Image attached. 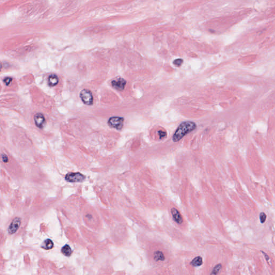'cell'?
<instances>
[{
    "mask_svg": "<svg viewBox=\"0 0 275 275\" xmlns=\"http://www.w3.org/2000/svg\"><path fill=\"white\" fill-rule=\"evenodd\" d=\"M165 256L162 251H156L154 252V259L156 261L165 260Z\"/></svg>",
    "mask_w": 275,
    "mask_h": 275,
    "instance_id": "obj_11",
    "label": "cell"
},
{
    "mask_svg": "<svg viewBox=\"0 0 275 275\" xmlns=\"http://www.w3.org/2000/svg\"><path fill=\"white\" fill-rule=\"evenodd\" d=\"M85 178L86 176L80 173H70L65 176L66 180L71 183L82 182Z\"/></svg>",
    "mask_w": 275,
    "mask_h": 275,
    "instance_id": "obj_2",
    "label": "cell"
},
{
    "mask_svg": "<svg viewBox=\"0 0 275 275\" xmlns=\"http://www.w3.org/2000/svg\"><path fill=\"white\" fill-rule=\"evenodd\" d=\"M34 121L36 126L38 128H42L44 126L45 123V118L44 116L40 113H36L34 116Z\"/></svg>",
    "mask_w": 275,
    "mask_h": 275,
    "instance_id": "obj_7",
    "label": "cell"
},
{
    "mask_svg": "<svg viewBox=\"0 0 275 275\" xmlns=\"http://www.w3.org/2000/svg\"><path fill=\"white\" fill-rule=\"evenodd\" d=\"M61 251H62L63 254L65 255V256H70L72 253V250H71V248L70 246L68 245H66L62 247Z\"/></svg>",
    "mask_w": 275,
    "mask_h": 275,
    "instance_id": "obj_12",
    "label": "cell"
},
{
    "mask_svg": "<svg viewBox=\"0 0 275 275\" xmlns=\"http://www.w3.org/2000/svg\"><path fill=\"white\" fill-rule=\"evenodd\" d=\"M59 82V79L56 74L50 75L48 78V83L51 87H54L58 84Z\"/></svg>",
    "mask_w": 275,
    "mask_h": 275,
    "instance_id": "obj_9",
    "label": "cell"
},
{
    "mask_svg": "<svg viewBox=\"0 0 275 275\" xmlns=\"http://www.w3.org/2000/svg\"><path fill=\"white\" fill-rule=\"evenodd\" d=\"M124 119L122 117H113L108 121V124L110 127L115 128L117 130H121L123 126Z\"/></svg>",
    "mask_w": 275,
    "mask_h": 275,
    "instance_id": "obj_4",
    "label": "cell"
},
{
    "mask_svg": "<svg viewBox=\"0 0 275 275\" xmlns=\"http://www.w3.org/2000/svg\"><path fill=\"white\" fill-rule=\"evenodd\" d=\"M12 78L10 77H6L3 80V82H4V83H5V84L6 86H9L10 83L12 82Z\"/></svg>",
    "mask_w": 275,
    "mask_h": 275,
    "instance_id": "obj_17",
    "label": "cell"
},
{
    "mask_svg": "<svg viewBox=\"0 0 275 275\" xmlns=\"http://www.w3.org/2000/svg\"><path fill=\"white\" fill-rule=\"evenodd\" d=\"M260 222L262 224L264 223L266 221V215L264 212H261L260 214Z\"/></svg>",
    "mask_w": 275,
    "mask_h": 275,
    "instance_id": "obj_15",
    "label": "cell"
},
{
    "mask_svg": "<svg viewBox=\"0 0 275 275\" xmlns=\"http://www.w3.org/2000/svg\"><path fill=\"white\" fill-rule=\"evenodd\" d=\"M171 212L175 222H176L178 224H181L183 222V219L180 212L176 209L172 208Z\"/></svg>",
    "mask_w": 275,
    "mask_h": 275,
    "instance_id": "obj_8",
    "label": "cell"
},
{
    "mask_svg": "<svg viewBox=\"0 0 275 275\" xmlns=\"http://www.w3.org/2000/svg\"><path fill=\"white\" fill-rule=\"evenodd\" d=\"M21 224V219L18 217L15 218V219L12 220L8 228V232L9 233L12 234L16 233V232L18 230V228L20 227Z\"/></svg>",
    "mask_w": 275,
    "mask_h": 275,
    "instance_id": "obj_6",
    "label": "cell"
},
{
    "mask_svg": "<svg viewBox=\"0 0 275 275\" xmlns=\"http://www.w3.org/2000/svg\"><path fill=\"white\" fill-rule=\"evenodd\" d=\"M53 247V243L50 239L46 240L43 244V247L46 249H51Z\"/></svg>",
    "mask_w": 275,
    "mask_h": 275,
    "instance_id": "obj_13",
    "label": "cell"
},
{
    "mask_svg": "<svg viewBox=\"0 0 275 275\" xmlns=\"http://www.w3.org/2000/svg\"><path fill=\"white\" fill-rule=\"evenodd\" d=\"M80 98L83 103L87 105H91L93 103V96L92 92L88 89H83L80 94Z\"/></svg>",
    "mask_w": 275,
    "mask_h": 275,
    "instance_id": "obj_3",
    "label": "cell"
},
{
    "mask_svg": "<svg viewBox=\"0 0 275 275\" xmlns=\"http://www.w3.org/2000/svg\"><path fill=\"white\" fill-rule=\"evenodd\" d=\"M222 264L219 263L217 264L216 266L213 268V270L212 272L211 273L210 275H218L220 270H222Z\"/></svg>",
    "mask_w": 275,
    "mask_h": 275,
    "instance_id": "obj_14",
    "label": "cell"
},
{
    "mask_svg": "<svg viewBox=\"0 0 275 275\" xmlns=\"http://www.w3.org/2000/svg\"><path fill=\"white\" fill-rule=\"evenodd\" d=\"M261 252H262V253H263V254L264 255V257H265V258H266V261H267V262L269 263V260H270V257H269V256H268V254H266V253H264V251H261Z\"/></svg>",
    "mask_w": 275,
    "mask_h": 275,
    "instance_id": "obj_20",
    "label": "cell"
},
{
    "mask_svg": "<svg viewBox=\"0 0 275 275\" xmlns=\"http://www.w3.org/2000/svg\"><path fill=\"white\" fill-rule=\"evenodd\" d=\"M126 84V81L121 77L115 79V80L112 81L111 82V84L113 87L119 91L124 90Z\"/></svg>",
    "mask_w": 275,
    "mask_h": 275,
    "instance_id": "obj_5",
    "label": "cell"
},
{
    "mask_svg": "<svg viewBox=\"0 0 275 275\" xmlns=\"http://www.w3.org/2000/svg\"><path fill=\"white\" fill-rule=\"evenodd\" d=\"M183 62V60L181 59H178L175 60L173 64H174V65L176 66H180Z\"/></svg>",
    "mask_w": 275,
    "mask_h": 275,
    "instance_id": "obj_16",
    "label": "cell"
},
{
    "mask_svg": "<svg viewBox=\"0 0 275 275\" xmlns=\"http://www.w3.org/2000/svg\"><path fill=\"white\" fill-rule=\"evenodd\" d=\"M190 264L193 266H201L203 264V259L201 256H197L192 260Z\"/></svg>",
    "mask_w": 275,
    "mask_h": 275,
    "instance_id": "obj_10",
    "label": "cell"
},
{
    "mask_svg": "<svg viewBox=\"0 0 275 275\" xmlns=\"http://www.w3.org/2000/svg\"><path fill=\"white\" fill-rule=\"evenodd\" d=\"M196 128V124L192 121H185L181 123L175 131L173 136L174 142L180 141L186 134L191 132Z\"/></svg>",
    "mask_w": 275,
    "mask_h": 275,
    "instance_id": "obj_1",
    "label": "cell"
},
{
    "mask_svg": "<svg viewBox=\"0 0 275 275\" xmlns=\"http://www.w3.org/2000/svg\"><path fill=\"white\" fill-rule=\"evenodd\" d=\"M159 136H160V139H162L166 136V132L163 131H159L158 132Z\"/></svg>",
    "mask_w": 275,
    "mask_h": 275,
    "instance_id": "obj_18",
    "label": "cell"
},
{
    "mask_svg": "<svg viewBox=\"0 0 275 275\" xmlns=\"http://www.w3.org/2000/svg\"><path fill=\"white\" fill-rule=\"evenodd\" d=\"M2 160H3V161L4 162H8V157L6 156V155L3 154V155H2Z\"/></svg>",
    "mask_w": 275,
    "mask_h": 275,
    "instance_id": "obj_19",
    "label": "cell"
}]
</instances>
